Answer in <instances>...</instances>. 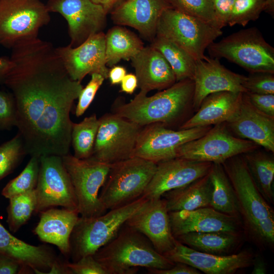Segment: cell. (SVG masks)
<instances>
[{
    "instance_id": "obj_1",
    "label": "cell",
    "mask_w": 274,
    "mask_h": 274,
    "mask_svg": "<svg viewBox=\"0 0 274 274\" xmlns=\"http://www.w3.org/2000/svg\"><path fill=\"white\" fill-rule=\"evenodd\" d=\"M10 58L14 66L4 84L14 98L16 126L26 154H68L70 112L81 82L71 78L53 45L38 38L15 45Z\"/></svg>"
},
{
    "instance_id": "obj_2",
    "label": "cell",
    "mask_w": 274,
    "mask_h": 274,
    "mask_svg": "<svg viewBox=\"0 0 274 274\" xmlns=\"http://www.w3.org/2000/svg\"><path fill=\"white\" fill-rule=\"evenodd\" d=\"M194 81L186 79L148 96L140 91L129 102L121 104L113 113L144 127L161 124L166 127L183 120L192 108Z\"/></svg>"
},
{
    "instance_id": "obj_3",
    "label": "cell",
    "mask_w": 274,
    "mask_h": 274,
    "mask_svg": "<svg viewBox=\"0 0 274 274\" xmlns=\"http://www.w3.org/2000/svg\"><path fill=\"white\" fill-rule=\"evenodd\" d=\"M233 187L239 213L247 230L259 245L274 244V212L259 192L242 155L222 164Z\"/></svg>"
},
{
    "instance_id": "obj_4",
    "label": "cell",
    "mask_w": 274,
    "mask_h": 274,
    "mask_svg": "<svg viewBox=\"0 0 274 274\" xmlns=\"http://www.w3.org/2000/svg\"><path fill=\"white\" fill-rule=\"evenodd\" d=\"M93 256L108 274H133L139 267L165 269L175 264L158 253L145 235L125 224Z\"/></svg>"
},
{
    "instance_id": "obj_5",
    "label": "cell",
    "mask_w": 274,
    "mask_h": 274,
    "mask_svg": "<svg viewBox=\"0 0 274 274\" xmlns=\"http://www.w3.org/2000/svg\"><path fill=\"white\" fill-rule=\"evenodd\" d=\"M148 199L141 196L125 206L109 210L93 217H82L76 223L71 236V254L74 261L93 255L99 249L114 238L126 221Z\"/></svg>"
},
{
    "instance_id": "obj_6",
    "label": "cell",
    "mask_w": 274,
    "mask_h": 274,
    "mask_svg": "<svg viewBox=\"0 0 274 274\" xmlns=\"http://www.w3.org/2000/svg\"><path fill=\"white\" fill-rule=\"evenodd\" d=\"M207 49L212 57L224 58L250 73L274 74V48L256 27L240 30L214 42Z\"/></svg>"
},
{
    "instance_id": "obj_7",
    "label": "cell",
    "mask_w": 274,
    "mask_h": 274,
    "mask_svg": "<svg viewBox=\"0 0 274 274\" xmlns=\"http://www.w3.org/2000/svg\"><path fill=\"white\" fill-rule=\"evenodd\" d=\"M157 164L139 157L111 164L99 199L107 210L118 208L141 197L151 181Z\"/></svg>"
},
{
    "instance_id": "obj_8",
    "label": "cell",
    "mask_w": 274,
    "mask_h": 274,
    "mask_svg": "<svg viewBox=\"0 0 274 274\" xmlns=\"http://www.w3.org/2000/svg\"><path fill=\"white\" fill-rule=\"evenodd\" d=\"M222 34L221 29L169 8L159 19L156 36L172 41L197 61L207 57L206 50Z\"/></svg>"
},
{
    "instance_id": "obj_9",
    "label": "cell",
    "mask_w": 274,
    "mask_h": 274,
    "mask_svg": "<svg viewBox=\"0 0 274 274\" xmlns=\"http://www.w3.org/2000/svg\"><path fill=\"white\" fill-rule=\"evenodd\" d=\"M50 12L41 0H0V44L12 48L38 38Z\"/></svg>"
},
{
    "instance_id": "obj_10",
    "label": "cell",
    "mask_w": 274,
    "mask_h": 274,
    "mask_svg": "<svg viewBox=\"0 0 274 274\" xmlns=\"http://www.w3.org/2000/svg\"><path fill=\"white\" fill-rule=\"evenodd\" d=\"M70 177L82 217L89 218L105 213L108 210L99 196L110 169L111 164L91 158L79 159L67 154L62 156Z\"/></svg>"
},
{
    "instance_id": "obj_11",
    "label": "cell",
    "mask_w": 274,
    "mask_h": 274,
    "mask_svg": "<svg viewBox=\"0 0 274 274\" xmlns=\"http://www.w3.org/2000/svg\"><path fill=\"white\" fill-rule=\"evenodd\" d=\"M255 143L234 135L225 123L215 125L206 133L181 146L176 157L222 164L227 159L257 150Z\"/></svg>"
},
{
    "instance_id": "obj_12",
    "label": "cell",
    "mask_w": 274,
    "mask_h": 274,
    "mask_svg": "<svg viewBox=\"0 0 274 274\" xmlns=\"http://www.w3.org/2000/svg\"><path fill=\"white\" fill-rule=\"evenodd\" d=\"M99 120L90 158L109 164L131 158L143 127L114 113L106 114Z\"/></svg>"
},
{
    "instance_id": "obj_13",
    "label": "cell",
    "mask_w": 274,
    "mask_h": 274,
    "mask_svg": "<svg viewBox=\"0 0 274 274\" xmlns=\"http://www.w3.org/2000/svg\"><path fill=\"white\" fill-rule=\"evenodd\" d=\"M35 192L36 213L57 206L78 211L74 189L61 156L52 155L40 157Z\"/></svg>"
},
{
    "instance_id": "obj_14",
    "label": "cell",
    "mask_w": 274,
    "mask_h": 274,
    "mask_svg": "<svg viewBox=\"0 0 274 274\" xmlns=\"http://www.w3.org/2000/svg\"><path fill=\"white\" fill-rule=\"evenodd\" d=\"M211 128L208 126L173 130L158 123L145 126L139 134L132 157L156 164L176 158L181 146L200 138Z\"/></svg>"
},
{
    "instance_id": "obj_15",
    "label": "cell",
    "mask_w": 274,
    "mask_h": 274,
    "mask_svg": "<svg viewBox=\"0 0 274 274\" xmlns=\"http://www.w3.org/2000/svg\"><path fill=\"white\" fill-rule=\"evenodd\" d=\"M46 6L50 13H59L66 20L73 47L106 27L108 13L90 0H48Z\"/></svg>"
},
{
    "instance_id": "obj_16",
    "label": "cell",
    "mask_w": 274,
    "mask_h": 274,
    "mask_svg": "<svg viewBox=\"0 0 274 274\" xmlns=\"http://www.w3.org/2000/svg\"><path fill=\"white\" fill-rule=\"evenodd\" d=\"M71 78L81 82L88 74L98 73L108 78L106 61L105 34L103 31L88 38L78 46L55 48Z\"/></svg>"
},
{
    "instance_id": "obj_17",
    "label": "cell",
    "mask_w": 274,
    "mask_h": 274,
    "mask_svg": "<svg viewBox=\"0 0 274 274\" xmlns=\"http://www.w3.org/2000/svg\"><path fill=\"white\" fill-rule=\"evenodd\" d=\"M213 163L176 157L157 163L155 173L142 196L158 199L164 193L187 185L206 176Z\"/></svg>"
},
{
    "instance_id": "obj_18",
    "label": "cell",
    "mask_w": 274,
    "mask_h": 274,
    "mask_svg": "<svg viewBox=\"0 0 274 274\" xmlns=\"http://www.w3.org/2000/svg\"><path fill=\"white\" fill-rule=\"evenodd\" d=\"M125 224L145 235L162 255L175 246L177 239L172 232L164 198L147 200Z\"/></svg>"
},
{
    "instance_id": "obj_19",
    "label": "cell",
    "mask_w": 274,
    "mask_h": 274,
    "mask_svg": "<svg viewBox=\"0 0 274 274\" xmlns=\"http://www.w3.org/2000/svg\"><path fill=\"white\" fill-rule=\"evenodd\" d=\"M246 78L221 64L219 59L207 56L196 61L193 77L194 90L192 109L196 111L208 95L220 91L247 92L243 86Z\"/></svg>"
},
{
    "instance_id": "obj_20",
    "label": "cell",
    "mask_w": 274,
    "mask_h": 274,
    "mask_svg": "<svg viewBox=\"0 0 274 274\" xmlns=\"http://www.w3.org/2000/svg\"><path fill=\"white\" fill-rule=\"evenodd\" d=\"M163 255L175 263L188 264L207 274H232L251 266L253 260L252 253L247 251L226 256L216 255L197 251L177 239L174 247Z\"/></svg>"
},
{
    "instance_id": "obj_21",
    "label": "cell",
    "mask_w": 274,
    "mask_h": 274,
    "mask_svg": "<svg viewBox=\"0 0 274 274\" xmlns=\"http://www.w3.org/2000/svg\"><path fill=\"white\" fill-rule=\"evenodd\" d=\"M168 215L175 238L191 232L239 231L238 218L221 213L211 207L168 212Z\"/></svg>"
},
{
    "instance_id": "obj_22",
    "label": "cell",
    "mask_w": 274,
    "mask_h": 274,
    "mask_svg": "<svg viewBox=\"0 0 274 274\" xmlns=\"http://www.w3.org/2000/svg\"><path fill=\"white\" fill-rule=\"evenodd\" d=\"M169 8L166 0H125L110 14L114 23L134 28L151 42L160 17Z\"/></svg>"
},
{
    "instance_id": "obj_23",
    "label": "cell",
    "mask_w": 274,
    "mask_h": 274,
    "mask_svg": "<svg viewBox=\"0 0 274 274\" xmlns=\"http://www.w3.org/2000/svg\"><path fill=\"white\" fill-rule=\"evenodd\" d=\"M225 124L236 136L251 141L267 151L274 153V117L256 109L245 93L237 115Z\"/></svg>"
},
{
    "instance_id": "obj_24",
    "label": "cell",
    "mask_w": 274,
    "mask_h": 274,
    "mask_svg": "<svg viewBox=\"0 0 274 274\" xmlns=\"http://www.w3.org/2000/svg\"><path fill=\"white\" fill-rule=\"evenodd\" d=\"M130 60L141 91L147 94L153 90H162L177 82L165 58L151 45L144 47Z\"/></svg>"
},
{
    "instance_id": "obj_25",
    "label": "cell",
    "mask_w": 274,
    "mask_h": 274,
    "mask_svg": "<svg viewBox=\"0 0 274 274\" xmlns=\"http://www.w3.org/2000/svg\"><path fill=\"white\" fill-rule=\"evenodd\" d=\"M243 93L220 91L208 95L202 100L196 113L185 121L179 129L208 126L229 122L239 112Z\"/></svg>"
},
{
    "instance_id": "obj_26",
    "label": "cell",
    "mask_w": 274,
    "mask_h": 274,
    "mask_svg": "<svg viewBox=\"0 0 274 274\" xmlns=\"http://www.w3.org/2000/svg\"><path fill=\"white\" fill-rule=\"evenodd\" d=\"M40 213L34 233L42 241L55 245L64 255L70 254V238L80 217L78 211L54 207Z\"/></svg>"
},
{
    "instance_id": "obj_27",
    "label": "cell",
    "mask_w": 274,
    "mask_h": 274,
    "mask_svg": "<svg viewBox=\"0 0 274 274\" xmlns=\"http://www.w3.org/2000/svg\"><path fill=\"white\" fill-rule=\"evenodd\" d=\"M0 253L30 268L36 273L49 271L56 259L49 248L44 246L31 245L17 238L1 222Z\"/></svg>"
},
{
    "instance_id": "obj_28",
    "label": "cell",
    "mask_w": 274,
    "mask_h": 274,
    "mask_svg": "<svg viewBox=\"0 0 274 274\" xmlns=\"http://www.w3.org/2000/svg\"><path fill=\"white\" fill-rule=\"evenodd\" d=\"M212 184L209 173L185 185L163 194L168 212L191 211L210 207Z\"/></svg>"
},
{
    "instance_id": "obj_29",
    "label": "cell",
    "mask_w": 274,
    "mask_h": 274,
    "mask_svg": "<svg viewBox=\"0 0 274 274\" xmlns=\"http://www.w3.org/2000/svg\"><path fill=\"white\" fill-rule=\"evenodd\" d=\"M105 40L106 64L110 67L122 59L130 60L144 47L135 34L120 25L111 28Z\"/></svg>"
},
{
    "instance_id": "obj_30",
    "label": "cell",
    "mask_w": 274,
    "mask_h": 274,
    "mask_svg": "<svg viewBox=\"0 0 274 274\" xmlns=\"http://www.w3.org/2000/svg\"><path fill=\"white\" fill-rule=\"evenodd\" d=\"M176 239L197 251L221 255L227 253L235 247L239 241V232H191L180 235Z\"/></svg>"
},
{
    "instance_id": "obj_31",
    "label": "cell",
    "mask_w": 274,
    "mask_h": 274,
    "mask_svg": "<svg viewBox=\"0 0 274 274\" xmlns=\"http://www.w3.org/2000/svg\"><path fill=\"white\" fill-rule=\"evenodd\" d=\"M209 174L213 187L210 207L221 213L238 218L235 192L222 164L213 163Z\"/></svg>"
},
{
    "instance_id": "obj_32",
    "label": "cell",
    "mask_w": 274,
    "mask_h": 274,
    "mask_svg": "<svg viewBox=\"0 0 274 274\" xmlns=\"http://www.w3.org/2000/svg\"><path fill=\"white\" fill-rule=\"evenodd\" d=\"M257 150L242 155L259 192L268 203H272L274 159L271 155Z\"/></svg>"
},
{
    "instance_id": "obj_33",
    "label": "cell",
    "mask_w": 274,
    "mask_h": 274,
    "mask_svg": "<svg viewBox=\"0 0 274 274\" xmlns=\"http://www.w3.org/2000/svg\"><path fill=\"white\" fill-rule=\"evenodd\" d=\"M150 45L165 58L175 75L177 82L193 79L196 60L184 49L172 41L157 36Z\"/></svg>"
},
{
    "instance_id": "obj_34",
    "label": "cell",
    "mask_w": 274,
    "mask_h": 274,
    "mask_svg": "<svg viewBox=\"0 0 274 274\" xmlns=\"http://www.w3.org/2000/svg\"><path fill=\"white\" fill-rule=\"evenodd\" d=\"M99 124V119L95 114L85 117L80 123H73L71 144L75 157L87 159L92 156Z\"/></svg>"
},
{
    "instance_id": "obj_35",
    "label": "cell",
    "mask_w": 274,
    "mask_h": 274,
    "mask_svg": "<svg viewBox=\"0 0 274 274\" xmlns=\"http://www.w3.org/2000/svg\"><path fill=\"white\" fill-rule=\"evenodd\" d=\"M37 199L35 189L9 198L7 222L14 232L25 224L35 211Z\"/></svg>"
},
{
    "instance_id": "obj_36",
    "label": "cell",
    "mask_w": 274,
    "mask_h": 274,
    "mask_svg": "<svg viewBox=\"0 0 274 274\" xmlns=\"http://www.w3.org/2000/svg\"><path fill=\"white\" fill-rule=\"evenodd\" d=\"M40 165V157L31 156L21 173L11 180L3 188L2 194L9 199L35 189L38 183Z\"/></svg>"
},
{
    "instance_id": "obj_37",
    "label": "cell",
    "mask_w": 274,
    "mask_h": 274,
    "mask_svg": "<svg viewBox=\"0 0 274 274\" xmlns=\"http://www.w3.org/2000/svg\"><path fill=\"white\" fill-rule=\"evenodd\" d=\"M166 1L172 9L197 18L216 28L221 29L215 14L212 0H166Z\"/></svg>"
},
{
    "instance_id": "obj_38",
    "label": "cell",
    "mask_w": 274,
    "mask_h": 274,
    "mask_svg": "<svg viewBox=\"0 0 274 274\" xmlns=\"http://www.w3.org/2000/svg\"><path fill=\"white\" fill-rule=\"evenodd\" d=\"M26 154L19 133L0 146V181L11 173Z\"/></svg>"
},
{
    "instance_id": "obj_39",
    "label": "cell",
    "mask_w": 274,
    "mask_h": 274,
    "mask_svg": "<svg viewBox=\"0 0 274 274\" xmlns=\"http://www.w3.org/2000/svg\"><path fill=\"white\" fill-rule=\"evenodd\" d=\"M264 0H236L227 25L246 26L249 22L259 18L263 12Z\"/></svg>"
},
{
    "instance_id": "obj_40",
    "label": "cell",
    "mask_w": 274,
    "mask_h": 274,
    "mask_svg": "<svg viewBox=\"0 0 274 274\" xmlns=\"http://www.w3.org/2000/svg\"><path fill=\"white\" fill-rule=\"evenodd\" d=\"M243 86L247 92L257 94H274V74L265 72L250 73Z\"/></svg>"
},
{
    "instance_id": "obj_41",
    "label": "cell",
    "mask_w": 274,
    "mask_h": 274,
    "mask_svg": "<svg viewBox=\"0 0 274 274\" xmlns=\"http://www.w3.org/2000/svg\"><path fill=\"white\" fill-rule=\"evenodd\" d=\"M86 86L81 91L76 108L75 114L77 117L82 116L89 108L98 89L102 84L105 78L100 74L93 73Z\"/></svg>"
},
{
    "instance_id": "obj_42",
    "label": "cell",
    "mask_w": 274,
    "mask_h": 274,
    "mask_svg": "<svg viewBox=\"0 0 274 274\" xmlns=\"http://www.w3.org/2000/svg\"><path fill=\"white\" fill-rule=\"evenodd\" d=\"M16 108L12 94L0 90V129H10L16 126Z\"/></svg>"
},
{
    "instance_id": "obj_43",
    "label": "cell",
    "mask_w": 274,
    "mask_h": 274,
    "mask_svg": "<svg viewBox=\"0 0 274 274\" xmlns=\"http://www.w3.org/2000/svg\"><path fill=\"white\" fill-rule=\"evenodd\" d=\"M66 265L71 274H108L93 255L82 257L73 263L67 262Z\"/></svg>"
},
{
    "instance_id": "obj_44",
    "label": "cell",
    "mask_w": 274,
    "mask_h": 274,
    "mask_svg": "<svg viewBox=\"0 0 274 274\" xmlns=\"http://www.w3.org/2000/svg\"><path fill=\"white\" fill-rule=\"evenodd\" d=\"M250 102L258 110L274 117V94H257L245 92Z\"/></svg>"
},
{
    "instance_id": "obj_45",
    "label": "cell",
    "mask_w": 274,
    "mask_h": 274,
    "mask_svg": "<svg viewBox=\"0 0 274 274\" xmlns=\"http://www.w3.org/2000/svg\"><path fill=\"white\" fill-rule=\"evenodd\" d=\"M236 0H212L215 14L221 29L227 25Z\"/></svg>"
},
{
    "instance_id": "obj_46",
    "label": "cell",
    "mask_w": 274,
    "mask_h": 274,
    "mask_svg": "<svg viewBox=\"0 0 274 274\" xmlns=\"http://www.w3.org/2000/svg\"><path fill=\"white\" fill-rule=\"evenodd\" d=\"M30 270L33 271L30 268L0 253V274L26 273Z\"/></svg>"
},
{
    "instance_id": "obj_47",
    "label": "cell",
    "mask_w": 274,
    "mask_h": 274,
    "mask_svg": "<svg viewBox=\"0 0 274 274\" xmlns=\"http://www.w3.org/2000/svg\"><path fill=\"white\" fill-rule=\"evenodd\" d=\"M150 273L153 274H200L196 268L188 264L175 262L172 267L165 269H148Z\"/></svg>"
},
{
    "instance_id": "obj_48",
    "label": "cell",
    "mask_w": 274,
    "mask_h": 274,
    "mask_svg": "<svg viewBox=\"0 0 274 274\" xmlns=\"http://www.w3.org/2000/svg\"><path fill=\"white\" fill-rule=\"evenodd\" d=\"M138 87V79L135 74H126L121 82V91L127 94H132Z\"/></svg>"
},
{
    "instance_id": "obj_49",
    "label": "cell",
    "mask_w": 274,
    "mask_h": 274,
    "mask_svg": "<svg viewBox=\"0 0 274 274\" xmlns=\"http://www.w3.org/2000/svg\"><path fill=\"white\" fill-rule=\"evenodd\" d=\"M126 74V70L122 66L114 65L109 70L108 78L112 85H116L121 83Z\"/></svg>"
},
{
    "instance_id": "obj_50",
    "label": "cell",
    "mask_w": 274,
    "mask_h": 274,
    "mask_svg": "<svg viewBox=\"0 0 274 274\" xmlns=\"http://www.w3.org/2000/svg\"><path fill=\"white\" fill-rule=\"evenodd\" d=\"M14 66L10 58L0 57V84L3 83L7 75Z\"/></svg>"
},
{
    "instance_id": "obj_51",
    "label": "cell",
    "mask_w": 274,
    "mask_h": 274,
    "mask_svg": "<svg viewBox=\"0 0 274 274\" xmlns=\"http://www.w3.org/2000/svg\"><path fill=\"white\" fill-rule=\"evenodd\" d=\"M97 5H100L108 14L125 0H90Z\"/></svg>"
},
{
    "instance_id": "obj_52",
    "label": "cell",
    "mask_w": 274,
    "mask_h": 274,
    "mask_svg": "<svg viewBox=\"0 0 274 274\" xmlns=\"http://www.w3.org/2000/svg\"><path fill=\"white\" fill-rule=\"evenodd\" d=\"M48 272L47 273L71 274L66 265V262L62 263L57 259L53 262Z\"/></svg>"
},
{
    "instance_id": "obj_53",
    "label": "cell",
    "mask_w": 274,
    "mask_h": 274,
    "mask_svg": "<svg viewBox=\"0 0 274 274\" xmlns=\"http://www.w3.org/2000/svg\"><path fill=\"white\" fill-rule=\"evenodd\" d=\"M252 264L253 268L252 271V274H265L266 273V266L264 261L260 257L253 258Z\"/></svg>"
},
{
    "instance_id": "obj_54",
    "label": "cell",
    "mask_w": 274,
    "mask_h": 274,
    "mask_svg": "<svg viewBox=\"0 0 274 274\" xmlns=\"http://www.w3.org/2000/svg\"><path fill=\"white\" fill-rule=\"evenodd\" d=\"M263 11L269 14L271 17L274 16V0H264Z\"/></svg>"
}]
</instances>
